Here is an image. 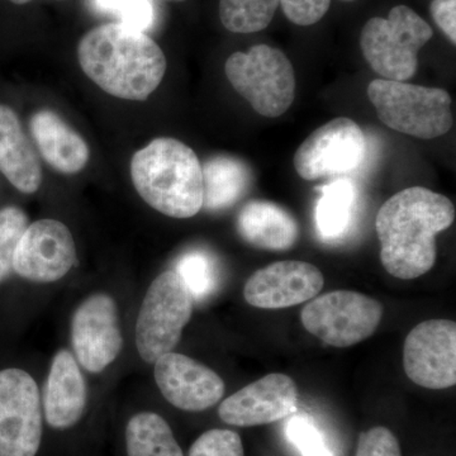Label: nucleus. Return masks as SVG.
<instances>
[{
    "instance_id": "nucleus-20",
    "label": "nucleus",
    "mask_w": 456,
    "mask_h": 456,
    "mask_svg": "<svg viewBox=\"0 0 456 456\" xmlns=\"http://www.w3.org/2000/svg\"><path fill=\"white\" fill-rule=\"evenodd\" d=\"M237 230L246 242L263 250H289L299 239L292 213L268 200L245 204L237 217Z\"/></svg>"
},
{
    "instance_id": "nucleus-30",
    "label": "nucleus",
    "mask_w": 456,
    "mask_h": 456,
    "mask_svg": "<svg viewBox=\"0 0 456 456\" xmlns=\"http://www.w3.org/2000/svg\"><path fill=\"white\" fill-rule=\"evenodd\" d=\"M355 456H402L397 437L389 428L378 426L362 432Z\"/></svg>"
},
{
    "instance_id": "nucleus-6",
    "label": "nucleus",
    "mask_w": 456,
    "mask_h": 456,
    "mask_svg": "<svg viewBox=\"0 0 456 456\" xmlns=\"http://www.w3.org/2000/svg\"><path fill=\"white\" fill-rule=\"evenodd\" d=\"M228 82L257 113L277 118L296 98L292 62L281 50L256 45L248 53H235L224 65Z\"/></svg>"
},
{
    "instance_id": "nucleus-29",
    "label": "nucleus",
    "mask_w": 456,
    "mask_h": 456,
    "mask_svg": "<svg viewBox=\"0 0 456 456\" xmlns=\"http://www.w3.org/2000/svg\"><path fill=\"white\" fill-rule=\"evenodd\" d=\"M189 456H245V452L237 432L213 428L194 441Z\"/></svg>"
},
{
    "instance_id": "nucleus-18",
    "label": "nucleus",
    "mask_w": 456,
    "mask_h": 456,
    "mask_svg": "<svg viewBox=\"0 0 456 456\" xmlns=\"http://www.w3.org/2000/svg\"><path fill=\"white\" fill-rule=\"evenodd\" d=\"M31 134L42 158L62 174H77L89 161V147L83 137L50 110L32 116Z\"/></svg>"
},
{
    "instance_id": "nucleus-14",
    "label": "nucleus",
    "mask_w": 456,
    "mask_h": 456,
    "mask_svg": "<svg viewBox=\"0 0 456 456\" xmlns=\"http://www.w3.org/2000/svg\"><path fill=\"white\" fill-rule=\"evenodd\" d=\"M297 403L298 389L292 378L268 374L224 399L218 416L227 425L254 428L293 415Z\"/></svg>"
},
{
    "instance_id": "nucleus-35",
    "label": "nucleus",
    "mask_w": 456,
    "mask_h": 456,
    "mask_svg": "<svg viewBox=\"0 0 456 456\" xmlns=\"http://www.w3.org/2000/svg\"><path fill=\"white\" fill-rule=\"evenodd\" d=\"M344 2H354V0H344Z\"/></svg>"
},
{
    "instance_id": "nucleus-12",
    "label": "nucleus",
    "mask_w": 456,
    "mask_h": 456,
    "mask_svg": "<svg viewBox=\"0 0 456 456\" xmlns=\"http://www.w3.org/2000/svg\"><path fill=\"white\" fill-rule=\"evenodd\" d=\"M77 362L89 373H102L123 346L117 303L107 293L92 294L77 308L71 322Z\"/></svg>"
},
{
    "instance_id": "nucleus-3",
    "label": "nucleus",
    "mask_w": 456,
    "mask_h": 456,
    "mask_svg": "<svg viewBox=\"0 0 456 456\" xmlns=\"http://www.w3.org/2000/svg\"><path fill=\"white\" fill-rule=\"evenodd\" d=\"M131 176L140 197L165 216L185 220L203 208L202 165L182 141L152 140L132 158Z\"/></svg>"
},
{
    "instance_id": "nucleus-7",
    "label": "nucleus",
    "mask_w": 456,
    "mask_h": 456,
    "mask_svg": "<svg viewBox=\"0 0 456 456\" xmlns=\"http://www.w3.org/2000/svg\"><path fill=\"white\" fill-rule=\"evenodd\" d=\"M194 299L173 270L152 281L141 305L136 322V347L150 364L175 349L191 321Z\"/></svg>"
},
{
    "instance_id": "nucleus-28",
    "label": "nucleus",
    "mask_w": 456,
    "mask_h": 456,
    "mask_svg": "<svg viewBox=\"0 0 456 456\" xmlns=\"http://www.w3.org/2000/svg\"><path fill=\"white\" fill-rule=\"evenodd\" d=\"M287 437L302 456H334L310 417L296 415L288 421Z\"/></svg>"
},
{
    "instance_id": "nucleus-21",
    "label": "nucleus",
    "mask_w": 456,
    "mask_h": 456,
    "mask_svg": "<svg viewBox=\"0 0 456 456\" xmlns=\"http://www.w3.org/2000/svg\"><path fill=\"white\" fill-rule=\"evenodd\" d=\"M203 170V207L208 211L230 208L245 196L251 184L248 165L231 156H216Z\"/></svg>"
},
{
    "instance_id": "nucleus-5",
    "label": "nucleus",
    "mask_w": 456,
    "mask_h": 456,
    "mask_svg": "<svg viewBox=\"0 0 456 456\" xmlns=\"http://www.w3.org/2000/svg\"><path fill=\"white\" fill-rule=\"evenodd\" d=\"M384 125L421 140L437 139L452 127V98L446 90L377 79L368 86Z\"/></svg>"
},
{
    "instance_id": "nucleus-33",
    "label": "nucleus",
    "mask_w": 456,
    "mask_h": 456,
    "mask_svg": "<svg viewBox=\"0 0 456 456\" xmlns=\"http://www.w3.org/2000/svg\"><path fill=\"white\" fill-rule=\"evenodd\" d=\"M9 2L13 3V4L23 5L27 4V3L32 2V0H9Z\"/></svg>"
},
{
    "instance_id": "nucleus-1",
    "label": "nucleus",
    "mask_w": 456,
    "mask_h": 456,
    "mask_svg": "<svg viewBox=\"0 0 456 456\" xmlns=\"http://www.w3.org/2000/svg\"><path fill=\"white\" fill-rule=\"evenodd\" d=\"M454 220L448 197L422 187L398 191L380 207L375 222L384 269L403 281L430 272L437 256L435 237Z\"/></svg>"
},
{
    "instance_id": "nucleus-34",
    "label": "nucleus",
    "mask_w": 456,
    "mask_h": 456,
    "mask_svg": "<svg viewBox=\"0 0 456 456\" xmlns=\"http://www.w3.org/2000/svg\"><path fill=\"white\" fill-rule=\"evenodd\" d=\"M163 2L182 3V2H185V0H163Z\"/></svg>"
},
{
    "instance_id": "nucleus-24",
    "label": "nucleus",
    "mask_w": 456,
    "mask_h": 456,
    "mask_svg": "<svg viewBox=\"0 0 456 456\" xmlns=\"http://www.w3.org/2000/svg\"><path fill=\"white\" fill-rule=\"evenodd\" d=\"M279 0H220V18L233 33H255L270 25Z\"/></svg>"
},
{
    "instance_id": "nucleus-15",
    "label": "nucleus",
    "mask_w": 456,
    "mask_h": 456,
    "mask_svg": "<svg viewBox=\"0 0 456 456\" xmlns=\"http://www.w3.org/2000/svg\"><path fill=\"white\" fill-rule=\"evenodd\" d=\"M156 384L164 398L179 410L202 412L224 397L220 375L202 362L178 353H167L154 362Z\"/></svg>"
},
{
    "instance_id": "nucleus-32",
    "label": "nucleus",
    "mask_w": 456,
    "mask_h": 456,
    "mask_svg": "<svg viewBox=\"0 0 456 456\" xmlns=\"http://www.w3.org/2000/svg\"><path fill=\"white\" fill-rule=\"evenodd\" d=\"M430 12L437 27L449 38V41L455 45L456 0H432Z\"/></svg>"
},
{
    "instance_id": "nucleus-25",
    "label": "nucleus",
    "mask_w": 456,
    "mask_h": 456,
    "mask_svg": "<svg viewBox=\"0 0 456 456\" xmlns=\"http://www.w3.org/2000/svg\"><path fill=\"white\" fill-rule=\"evenodd\" d=\"M174 272L188 288L194 301L202 302L208 298L220 283L217 263L206 251L193 250L182 255Z\"/></svg>"
},
{
    "instance_id": "nucleus-16",
    "label": "nucleus",
    "mask_w": 456,
    "mask_h": 456,
    "mask_svg": "<svg viewBox=\"0 0 456 456\" xmlns=\"http://www.w3.org/2000/svg\"><path fill=\"white\" fill-rule=\"evenodd\" d=\"M320 269L305 261H279L255 272L246 281L248 305L265 310L293 307L314 298L322 290Z\"/></svg>"
},
{
    "instance_id": "nucleus-17",
    "label": "nucleus",
    "mask_w": 456,
    "mask_h": 456,
    "mask_svg": "<svg viewBox=\"0 0 456 456\" xmlns=\"http://www.w3.org/2000/svg\"><path fill=\"white\" fill-rule=\"evenodd\" d=\"M86 386L79 362L68 350H60L51 364L45 392V419L55 430H68L82 419Z\"/></svg>"
},
{
    "instance_id": "nucleus-8",
    "label": "nucleus",
    "mask_w": 456,
    "mask_h": 456,
    "mask_svg": "<svg viewBox=\"0 0 456 456\" xmlns=\"http://www.w3.org/2000/svg\"><path fill=\"white\" fill-rule=\"evenodd\" d=\"M382 317L379 302L351 290L322 294L308 303L301 314L305 330L335 347H349L367 340L377 331Z\"/></svg>"
},
{
    "instance_id": "nucleus-11",
    "label": "nucleus",
    "mask_w": 456,
    "mask_h": 456,
    "mask_svg": "<svg viewBox=\"0 0 456 456\" xmlns=\"http://www.w3.org/2000/svg\"><path fill=\"white\" fill-rule=\"evenodd\" d=\"M407 377L428 389H446L456 384V323L430 320L408 334L403 347Z\"/></svg>"
},
{
    "instance_id": "nucleus-31",
    "label": "nucleus",
    "mask_w": 456,
    "mask_h": 456,
    "mask_svg": "<svg viewBox=\"0 0 456 456\" xmlns=\"http://www.w3.org/2000/svg\"><path fill=\"white\" fill-rule=\"evenodd\" d=\"M285 17L297 26L316 25L329 12L331 0H279Z\"/></svg>"
},
{
    "instance_id": "nucleus-26",
    "label": "nucleus",
    "mask_w": 456,
    "mask_h": 456,
    "mask_svg": "<svg viewBox=\"0 0 456 456\" xmlns=\"http://www.w3.org/2000/svg\"><path fill=\"white\" fill-rule=\"evenodd\" d=\"M95 12L116 18L119 25L137 31H151L158 13L154 0H89Z\"/></svg>"
},
{
    "instance_id": "nucleus-13",
    "label": "nucleus",
    "mask_w": 456,
    "mask_h": 456,
    "mask_svg": "<svg viewBox=\"0 0 456 456\" xmlns=\"http://www.w3.org/2000/svg\"><path fill=\"white\" fill-rule=\"evenodd\" d=\"M75 263L71 231L62 222L47 218L26 228L14 254L13 270L27 281L53 283L64 278Z\"/></svg>"
},
{
    "instance_id": "nucleus-19",
    "label": "nucleus",
    "mask_w": 456,
    "mask_h": 456,
    "mask_svg": "<svg viewBox=\"0 0 456 456\" xmlns=\"http://www.w3.org/2000/svg\"><path fill=\"white\" fill-rule=\"evenodd\" d=\"M0 171L22 193L33 194L41 187L38 156L17 113L5 104H0Z\"/></svg>"
},
{
    "instance_id": "nucleus-2",
    "label": "nucleus",
    "mask_w": 456,
    "mask_h": 456,
    "mask_svg": "<svg viewBox=\"0 0 456 456\" xmlns=\"http://www.w3.org/2000/svg\"><path fill=\"white\" fill-rule=\"evenodd\" d=\"M84 74L108 94L146 101L163 82L167 57L147 33L119 23L90 29L77 45Z\"/></svg>"
},
{
    "instance_id": "nucleus-22",
    "label": "nucleus",
    "mask_w": 456,
    "mask_h": 456,
    "mask_svg": "<svg viewBox=\"0 0 456 456\" xmlns=\"http://www.w3.org/2000/svg\"><path fill=\"white\" fill-rule=\"evenodd\" d=\"M128 456H184L169 424L154 412H140L126 428Z\"/></svg>"
},
{
    "instance_id": "nucleus-27",
    "label": "nucleus",
    "mask_w": 456,
    "mask_h": 456,
    "mask_svg": "<svg viewBox=\"0 0 456 456\" xmlns=\"http://www.w3.org/2000/svg\"><path fill=\"white\" fill-rule=\"evenodd\" d=\"M27 227L28 218L22 209L14 206L0 209V283L13 270L14 254Z\"/></svg>"
},
{
    "instance_id": "nucleus-10",
    "label": "nucleus",
    "mask_w": 456,
    "mask_h": 456,
    "mask_svg": "<svg viewBox=\"0 0 456 456\" xmlns=\"http://www.w3.org/2000/svg\"><path fill=\"white\" fill-rule=\"evenodd\" d=\"M365 147L367 141L358 123L340 117L312 132L297 150L294 167L305 180L341 175L362 164Z\"/></svg>"
},
{
    "instance_id": "nucleus-4",
    "label": "nucleus",
    "mask_w": 456,
    "mask_h": 456,
    "mask_svg": "<svg viewBox=\"0 0 456 456\" xmlns=\"http://www.w3.org/2000/svg\"><path fill=\"white\" fill-rule=\"evenodd\" d=\"M434 36L431 26L407 5H395L388 18L374 17L362 27L360 47L375 73L406 82L419 68V53Z\"/></svg>"
},
{
    "instance_id": "nucleus-9",
    "label": "nucleus",
    "mask_w": 456,
    "mask_h": 456,
    "mask_svg": "<svg viewBox=\"0 0 456 456\" xmlns=\"http://www.w3.org/2000/svg\"><path fill=\"white\" fill-rule=\"evenodd\" d=\"M42 441L41 395L22 369L0 371V456H36Z\"/></svg>"
},
{
    "instance_id": "nucleus-23",
    "label": "nucleus",
    "mask_w": 456,
    "mask_h": 456,
    "mask_svg": "<svg viewBox=\"0 0 456 456\" xmlns=\"http://www.w3.org/2000/svg\"><path fill=\"white\" fill-rule=\"evenodd\" d=\"M355 206V188L347 179L335 180L322 189L318 200V232L326 240L340 239L349 230Z\"/></svg>"
}]
</instances>
